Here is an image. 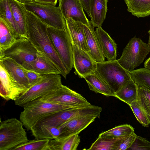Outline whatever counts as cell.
<instances>
[{
    "label": "cell",
    "mask_w": 150,
    "mask_h": 150,
    "mask_svg": "<svg viewBox=\"0 0 150 150\" xmlns=\"http://www.w3.org/2000/svg\"><path fill=\"white\" fill-rule=\"evenodd\" d=\"M115 97L129 106L132 103L137 100L138 86L131 79L115 93Z\"/></svg>",
    "instance_id": "cell-24"
},
{
    "label": "cell",
    "mask_w": 150,
    "mask_h": 150,
    "mask_svg": "<svg viewBox=\"0 0 150 150\" xmlns=\"http://www.w3.org/2000/svg\"><path fill=\"white\" fill-rule=\"evenodd\" d=\"M14 20L20 38H28L26 10L23 3L17 0H9Z\"/></svg>",
    "instance_id": "cell-17"
},
{
    "label": "cell",
    "mask_w": 150,
    "mask_h": 150,
    "mask_svg": "<svg viewBox=\"0 0 150 150\" xmlns=\"http://www.w3.org/2000/svg\"><path fill=\"white\" fill-rule=\"evenodd\" d=\"M128 71L138 86L150 91V69L145 67Z\"/></svg>",
    "instance_id": "cell-29"
},
{
    "label": "cell",
    "mask_w": 150,
    "mask_h": 150,
    "mask_svg": "<svg viewBox=\"0 0 150 150\" xmlns=\"http://www.w3.org/2000/svg\"><path fill=\"white\" fill-rule=\"evenodd\" d=\"M108 0H90V22L93 27H101L107 11Z\"/></svg>",
    "instance_id": "cell-21"
},
{
    "label": "cell",
    "mask_w": 150,
    "mask_h": 150,
    "mask_svg": "<svg viewBox=\"0 0 150 150\" xmlns=\"http://www.w3.org/2000/svg\"><path fill=\"white\" fill-rule=\"evenodd\" d=\"M95 73L108 85L115 94L132 79L129 71L117 60L97 62Z\"/></svg>",
    "instance_id": "cell-3"
},
{
    "label": "cell",
    "mask_w": 150,
    "mask_h": 150,
    "mask_svg": "<svg viewBox=\"0 0 150 150\" xmlns=\"http://www.w3.org/2000/svg\"><path fill=\"white\" fill-rule=\"evenodd\" d=\"M62 85L60 74L43 75L41 78L28 88L14 101L16 105L23 107L57 89Z\"/></svg>",
    "instance_id": "cell-5"
},
{
    "label": "cell",
    "mask_w": 150,
    "mask_h": 150,
    "mask_svg": "<svg viewBox=\"0 0 150 150\" xmlns=\"http://www.w3.org/2000/svg\"><path fill=\"white\" fill-rule=\"evenodd\" d=\"M71 42L73 55V67L74 72L81 78L95 73L97 67V62L88 52L77 47Z\"/></svg>",
    "instance_id": "cell-11"
},
{
    "label": "cell",
    "mask_w": 150,
    "mask_h": 150,
    "mask_svg": "<svg viewBox=\"0 0 150 150\" xmlns=\"http://www.w3.org/2000/svg\"><path fill=\"white\" fill-rule=\"evenodd\" d=\"M67 30L71 41L77 47L89 52L83 23L75 21L71 18L65 19Z\"/></svg>",
    "instance_id": "cell-15"
},
{
    "label": "cell",
    "mask_w": 150,
    "mask_h": 150,
    "mask_svg": "<svg viewBox=\"0 0 150 150\" xmlns=\"http://www.w3.org/2000/svg\"><path fill=\"white\" fill-rule=\"evenodd\" d=\"M29 70L42 75H62L61 71L55 64L44 53L38 51H37L35 58L30 64Z\"/></svg>",
    "instance_id": "cell-16"
},
{
    "label": "cell",
    "mask_w": 150,
    "mask_h": 150,
    "mask_svg": "<svg viewBox=\"0 0 150 150\" xmlns=\"http://www.w3.org/2000/svg\"><path fill=\"white\" fill-rule=\"evenodd\" d=\"M23 70L30 86L33 85L39 80L43 75L34 71L26 69L24 67Z\"/></svg>",
    "instance_id": "cell-36"
},
{
    "label": "cell",
    "mask_w": 150,
    "mask_h": 150,
    "mask_svg": "<svg viewBox=\"0 0 150 150\" xmlns=\"http://www.w3.org/2000/svg\"><path fill=\"white\" fill-rule=\"evenodd\" d=\"M0 19L6 24L17 38H20L14 20L9 0H0Z\"/></svg>",
    "instance_id": "cell-26"
},
{
    "label": "cell",
    "mask_w": 150,
    "mask_h": 150,
    "mask_svg": "<svg viewBox=\"0 0 150 150\" xmlns=\"http://www.w3.org/2000/svg\"><path fill=\"white\" fill-rule=\"evenodd\" d=\"M134 128L129 125H119L103 132L98 136L102 137L115 138L134 134Z\"/></svg>",
    "instance_id": "cell-31"
},
{
    "label": "cell",
    "mask_w": 150,
    "mask_h": 150,
    "mask_svg": "<svg viewBox=\"0 0 150 150\" xmlns=\"http://www.w3.org/2000/svg\"><path fill=\"white\" fill-rule=\"evenodd\" d=\"M18 1L23 3L32 1V0H18Z\"/></svg>",
    "instance_id": "cell-40"
},
{
    "label": "cell",
    "mask_w": 150,
    "mask_h": 150,
    "mask_svg": "<svg viewBox=\"0 0 150 150\" xmlns=\"http://www.w3.org/2000/svg\"><path fill=\"white\" fill-rule=\"evenodd\" d=\"M148 33L149 34V37L148 44L149 46L150 47V28L149 30L148 31Z\"/></svg>",
    "instance_id": "cell-41"
},
{
    "label": "cell",
    "mask_w": 150,
    "mask_h": 150,
    "mask_svg": "<svg viewBox=\"0 0 150 150\" xmlns=\"http://www.w3.org/2000/svg\"><path fill=\"white\" fill-rule=\"evenodd\" d=\"M37 51L27 38H19L8 49L0 52V58H11L24 68L30 69L35 58Z\"/></svg>",
    "instance_id": "cell-8"
},
{
    "label": "cell",
    "mask_w": 150,
    "mask_h": 150,
    "mask_svg": "<svg viewBox=\"0 0 150 150\" xmlns=\"http://www.w3.org/2000/svg\"><path fill=\"white\" fill-rule=\"evenodd\" d=\"M84 10L88 16L90 17V0H80Z\"/></svg>",
    "instance_id": "cell-37"
},
{
    "label": "cell",
    "mask_w": 150,
    "mask_h": 150,
    "mask_svg": "<svg viewBox=\"0 0 150 150\" xmlns=\"http://www.w3.org/2000/svg\"><path fill=\"white\" fill-rule=\"evenodd\" d=\"M22 121L15 118L1 121L0 150H14L29 140Z\"/></svg>",
    "instance_id": "cell-4"
},
{
    "label": "cell",
    "mask_w": 150,
    "mask_h": 150,
    "mask_svg": "<svg viewBox=\"0 0 150 150\" xmlns=\"http://www.w3.org/2000/svg\"></svg>",
    "instance_id": "cell-42"
},
{
    "label": "cell",
    "mask_w": 150,
    "mask_h": 150,
    "mask_svg": "<svg viewBox=\"0 0 150 150\" xmlns=\"http://www.w3.org/2000/svg\"><path fill=\"white\" fill-rule=\"evenodd\" d=\"M36 139H53L57 138L60 134L59 127L44 125H37L30 130Z\"/></svg>",
    "instance_id": "cell-27"
},
{
    "label": "cell",
    "mask_w": 150,
    "mask_h": 150,
    "mask_svg": "<svg viewBox=\"0 0 150 150\" xmlns=\"http://www.w3.org/2000/svg\"><path fill=\"white\" fill-rule=\"evenodd\" d=\"M149 52L148 44L135 36L131 39L117 61L125 69L132 71L141 64Z\"/></svg>",
    "instance_id": "cell-6"
},
{
    "label": "cell",
    "mask_w": 150,
    "mask_h": 150,
    "mask_svg": "<svg viewBox=\"0 0 150 150\" xmlns=\"http://www.w3.org/2000/svg\"><path fill=\"white\" fill-rule=\"evenodd\" d=\"M0 61L11 76L19 84L28 88L30 87L29 81L23 70V67L11 58H0Z\"/></svg>",
    "instance_id": "cell-20"
},
{
    "label": "cell",
    "mask_w": 150,
    "mask_h": 150,
    "mask_svg": "<svg viewBox=\"0 0 150 150\" xmlns=\"http://www.w3.org/2000/svg\"><path fill=\"white\" fill-rule=\"evenodd\" d=\"M125 136L110 138L98 137L88 150H118Z\"/></svg>",
    "instance_id": "cell-28"
},
{
    "label": "cell",
    "mask_w": 150,
    "mask_h": 150,
    "mask_svg": "<svg viewBox=\"0 0 150 150\" xmlns=\"http://www.w3.org/2000/svg\"><path fill=\"white\" fill-rule=\"evenodd\" d=\"M59 6L65 20L71 18L84 25H91L86 17L80 0H59Z\"/></svg>",
    "instance_id": "cell-13"
},
{
    "label": "cell",
    "mask_w": 150,
    "mask_h": 150,
    "mask_svg": "<svg viewBox=\"0 0 150 150\" xmlns=\"http://www.w3.org/2000/svg\"><path fill=\"white\" fill-rule=\"evenodd\" d=\"M100 115H81L69 120L60 127V134L58 137H67L79 134Z\"/></svg>",
    "instance_id": "cell-14"
},
{
    "label": "cell",
    "mask_w": 150,
    "mask_h": 150,
    "mask_svg": "<svg viewBox=\"0 0 150 150\" xmlns=\"http://www.w3.org/2000/svg\"><path fill=\"white\" fill-rule=\"evenodd\" d=\"M17 39L6 24L0 19V52L10 48Z\"/></svg>",
    "instance_id": "cell-30"
},
{
    "label": "cell",
    "mask_w": 150,
    "mask_h": 150,
    "mask_svg": "<svg viewBox=\"0 0 150 150\" xmlns=\"http://www.w3.org/2000/svg\"><path fill=\"white\" fill-rule=\"evenodd\" d=\"M138 121L144 127H148L150 119L137 100L133 102L129 105Z\"/></svg>",
    "instance_id": "cell-33"
},
{
    "label": "cell",
    "mask_w": 150,
    "mask_h": 150,
    "mask_svg": "<svg viewBox=\"0 0 150 150\" xmlns=\"http://www.w3.org/2000/svg\"><path fill=\"white\" fill-rule=\"evenodd\" d=\"M127 11L137 18L150 16V0H124Z\"/></svg>",
    "instance_id": "cell-25"
},
{
    "label": "cell",
    "mask_w": 150,
    "mask_h": 150,
    "mask_svg": "<svg viewBox=\"0 0 150 150\" xmlns=\"http://www.w3.org/2000/svg\"><path fill=\"white\" fill-rule=\"evenodd\" d=\"M26 17L28 39L37 51L43 52L55 64L66 78L69 73L53 46L47 30L48 26L27 10Z\"/></svg>",
    "instance_id": "cell-1"
},
{
    "label": "cell",
    "mask_w": 150,
    "mask_h": 150,
    "mask_svg": "<svg viewBox=\"0 0 150 150\" xmlns=\"http://www.w3.org/2000/svg\"><path fill=\"white\" fill-rule=\"evenodd\" d=\"M83 30L89 53L94 60L97 62L105 61L104 56L99 42L95 33L94 27L91 25L89 26L83 25Z\"/></svg>",
    "instance_id": "cell-19"
},
{
    "label": "cell",
    "mask_w": 150,
    "mask_h": 150,
    "mask_svg": "<svg viewBox=\"0 0 150 150\" xmlns=\"http://www.w3.org/2000/svg\"><path fill=\"white\" fill-rule=\"evenodd\" d=\"M58 0H32V1L44 4L55 6Z\"/></svg>",
    "instance_id": "cell-38"
},
{
    "label": "cell",
    "mask_w": 150,
    "mask_h": 150,
    "mask_svg": "<svg viewBox=\"0 0 150 150\" xmlns=\"http://www.w3.org/2000/svg\"><path fill=\"white\" fill-rule=\"evenodd\" d=\"M23 4L27 11L33 13L48 26L67 30L66 21L59 6L32 1Z\"/></svg>",
    "instance_id": "cell-7"
},
{
    "label": "cell",
    "mask_w": 150,
    "mask_h": 150,
    "mask_svg": "<svg viewBox=\"0 0 150 150\" xmlns=\"http://www.w3.org/2000/svg\"><path fill=\"white\" fill-rule=\"evenodd\" d=\"M47 30L53 46L69 73L73 67L72 47L67 30L48 26Z\"/></svg>",
    "instance_id": "cell-9"
},
{
    "label": "cell",
    "mask_w": 150,
    "mask_h": 150,
    "mask_svg": "<svg viewBox=\"0 0 150 150\" xmlns=\"http://www.w3.org/2000/svg\"><path fill=\"white\" fill-rule=\"evenodd\" d=\"M20 120L28 130H30L42 118L50 113L80 107L50 102L39 98L30 102L23 107Z\"/></svg>",
    "instance_id": "cell-2"
},
{
    "label": "cell",
    "mask_w": 150,
    "mask_h": 150,
    "mask_svg": "<svg viewBox=\"0 0 150 150\" xmlns=\"http://www.w3.org/2000/svg\"><path fill=\"white\" fill-rule=\"evenodd\" d=\"M39 99L53 103L77 107L92 105L81 95L62 84Z\"/></svg>",
    "instance_id": "cell-10"
},
{
    "label": "cell",
    "mask_w": 150,
    "mask_h": 150,
    "mask_svg": "<svg viewBox=\"0 0 150 150\" xmlns=\"http://www.w3.org/2000/svg\"><path fill=\"white\" fill-rule=\"evenodd\" d=\"M128 149L150 150V142L137 135L134 142Z\"/></svg>",
    "instance_id": "cell-35"
},
{
    "label": "cell",
    "mask_w": 150,
    "mask_h": 150,
    "mask_svg": "<svg viewBox=\"0 0 150 150\" xmlns=\"http://www.w3.org/2000/svg\"><path fill=\"white\" fill-rule=\"evenodd\" d=\"M79 134L50 140V150H76L80 142Z\"/></svg>",
    "instance_id": "cell-22"
},
{
    "label": "cell",
    "mask_w": 150,
    "mask_h": 150,
    "mask_svg": "<svg viewBox=\"0 0 150 150\" xmlns=\"http://www.w3.org/2000/svg\"><path fill=\"white\" fill-rule=\"evenodd\" d=\"M95 31L104 57L108 61L116 60L117 45L115 41L101 27H97Z\"/></svg>",
    "instance_id": "cell-18"
},
{
    "label": "cell",
    "mask_w": 150,
    "mask_h": 150,
    "mask_svg": "<svg viewBox=\"0 0 150 150\" xmlns=\"http://www.w3.org/2000/svg\"><path fill=\"white\" fill-rule=\"evenodd\" d=\"M144 66L145 68L150 69V57L145 62Z\"/></svg>",
    "instance_id": "cell-39"
},
{
    "label": "cell",
    "mask_w": 150,
    "mask_h": 150,
    "mask_svg": "<svg viewBox=\"0 0 150 150\" xmlns=\"http://www.w3.org/2000/svg\"><path fill=\"white\" fill-rule=\"evenodd\" d=\"M0 95L6 100L15 101L27 89L11 76L0 61Z\"/></svg>",
    "instance_id": "cell-12"
},
{
    "label": "cell",
    "mask_w": 150,
    "mask_h": 150,
    "mask_svg": "<svg viewBox=\"0 0 150 150\" xmlns=\"http://www.w3.org/2000/svg\"><path fill=\"white\" fill-rule=\"evenodd\" d=\"M137 100L150 119V91L138 86Z\"/></svg>",
    "instance_id": "cell-34"
},
{
    "label": "cell",
    "mask_w": 150,
    "mask_h": 150,
    "mask_svg": "<svg viewBox=\"0 0 150 150\" xmlns=\"http://www.w3.org/2000/svg\"><path fill=\"white\" fill-rule=\"evenodd\" d=\"M50 141L49 139H35L18 146L14 150H50Z\"/></svg>",
    "instance_id": "cell-32"
},
{
    "label": "cell",
    "mask_w": 150,
    "mask_h": 150,
    "mask_svg": "<svg viewBox=\"0 0 150 150\" xmlns=\"http://www.w3.org/2000/svg\"><path fill=\"white\" fill-rule=\"evenodd\" d=\"M84 78L90 90L107 96L115 97V93L108 85L95 73L89 74Z\"/></svg>",
    "instance_id": "cell-23"
}]
</instances>
